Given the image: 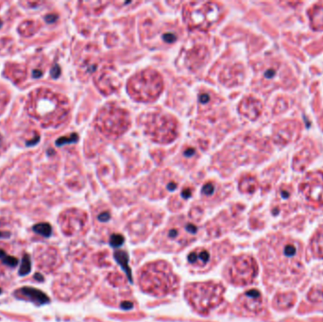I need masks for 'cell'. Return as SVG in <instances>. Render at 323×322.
<instances>
[{
  "mask_svg": "<svg viewBox=\"0 0 323 322\" xmlns=\"http://www.w3.org/2000/svg\"><path fill=\"white\" fill-rule=\"evenodd\" d=\"M198 100H199V102H200L201 104H206L207 102H209V100H210V97H209L207 94L202 93V94H200V95L198 96Z\"/></svg>",
  "mask_w": 323,
  "mask_h": 322,
  "instance_id": "obj_28",
  "label": "cell"
},
{
  "mask_svg": "<svg viewBox=\"0 0 323 322\" xmlns=\"http://www.w3.org/2000/svg\"><path fill=\"white\" fill-rule=\"evenodd\" d=\"M257 187H258L257 179L252 176H245L239 182L240 191L246 194H251L255 192Z\"/></svg>",
  "mask_w": 323,
  "mask_h": 322,
  "instance_id": "obj_19",
  "label": "cell"
},
{
  "mask_svg": "<svg viewBox=\"0 0 323 322\" xmlns=\"http://www.w3.org/2000/svg\"><path fill=\"white\" fill-rule=\"evenodd\" d=\"M194 153H195V149L192 148V147H189V148H187V149L184 150V153H183V154H184L186 157H191Z\"/></svg>",
  "mask_w": 323,
  "mask_h": 322,
  "instance_id": "obj_31",
  "label": "cell"
},
{
  "mask_svg": "<svg viewBox=\"0 0 323 322\" xmlns=\"http://www.w3.org/2000/svg\"><path fill=\"white\" fill-rule=\"evenodd\" d=\"M300 189L310 202L323 205V172L308 173L301 183Z\"/></svg>",
  "mask_w": 323,
  "mask_h": 322,
  "instance_id": "obj_9",
  "label": "cell"
},
{
  "mask_svg": "<svg viewBox=\"0 0 323 322\" xmlns=\"http://www.w3.org/2000/svg\"><path fill=\"white\" fill-rule=\"evenodd\" d=\"M276 73H277V69L276 68H273V67H269V69H267L265 71V74H264V77L268 80H271L273 79L275 76H276Z\"/></svg>",
  "mask_w": 323,
  "mask_h": 322,
  "instance_id": "obj_27",
  "label": "cell"
},
{
  "mask_svg": "<svg viewBox=\"0 0 323 322\" xmlns=\"http://www.w3.org/2000/svg\"><path fill=\"white\" fill-rule=\"evenodd\" d=\"M312 150L307 146L299 152L293 161V168L297 171H302L306 168V166L311 162L313 155Z\"/></svg>",
  "mask_w": 323,
  "mask_h": 322,
  "instance_id": "obj_14",
  "label": "cell"
},
{
  "mask_svg": "<svg viewBox=\"0 0 323 322\" xmlns=\"http://www.w3.org/2000/svg\"><path fill=\"white\" fill-rule=\"evenodd\" d=\"M181 195H182V197H185V198H188V197H191V195H192V191H191L190 189H184V190L182 191Z\"/></svg>",
  "mask_w": 323,
  "mask_h": 322,
  "instance_id": "obj_34",
  "label": "cell"
},
{
  "mask_svg": "<svg viewBox=\"0 0 323 322\" xmlns=\"http://www.w3.org/2000/svg\"><path fill=\"white\" fill-rule=\"evenodd\" d=\"M124 243V237L120 234H113L111 236V240H110V244L113 247H119Z\"/></svg>",
  "mask_w": 323,
  "mask_h": 322,
  "instance_id": "obj_24",
  "label": "cell"
},
{
  "mask_svg": "<svg viewBox=\"0 0 323 322\" xmlns=\"http://www.w3.org/2000/svg\"><path fill=\"white\" fill-rule=\"evenodd\" d=\"M34 278H35L36 280L40 281V282L44 281V277H43V276H42L41 274H39V273H37V274H35V275H34Z\"/></svg>",
  "mask_w": 323,
  "mask_h": 322,
  "instance_id": "obj_35",
  "label": "cell"
},
{
  "mask_svg": "<svg viewBox=\"0 0 323 322\" xmlns=\"http://www.w3.org/2000/svg\"><path fill=\"white\" fill-rule=\"evenodd\" d=\"M210 260V253L204 249H197L188 255V261L190 264L197 266V267H204Z\"/></svg>",
  "mask_w": 323,
  "mask_h": 322,
  "instance_id": "obj_15",
  "label": "cell"
},
{
  "mask_svg": "<svg viewBox=\"0 0 323 322\" xmlns=\"http://www.w3.org/2000/svg\"><path fill=\"white\" fill-rule=\"evenodd\" d=\"M97 218H98L99 221L106 222V221H108L110 219V214L108 212H103V213H101L100 215L97 216Z\"/></svg>",
  "mask_w": 323,
  "mask_h": 322,
  "instance_id": "obj_30",
  "label": "cell"
},
{
  "mask_svg": "<svg viewBox=\"0 0 323 322\" xmlns=\"http://www.w3.org/2000/svg\"><path fill=\"white\" fill-rule=\"evenodd\" d=\"M296 302V296L293 293H282L275 297L274 305L279 310H287L291 308Z\"/></svg>",
  "mask_w": 323,
  "mask_h": 322,
  "instance_id": "obj_16",
  "label": "cell"
},
{
  "mask_svg": "<svg viewBox=\"0 0 323 322\" xmlns=\"http://www.w3.org/2000/svg\"><path fill=\"white\" fill-rule=\"evenodd\" d=\"M33 231L44 237H49L52 233V228L48 223H39L33 226Z\"/></svg>",
  "mask_w": 323,
  "mask_h": 322,
  "instance_id": "obj_21",
  "label": "cell"
},
{
  "mask_svg": "<svg viewBox=\"0 0 323 322\" xmlns=\"http://www.w3.org/2000/svg\"><path fill=\"white\" fill-rule=\"evenodd\" d=\"M6 235H8V234H6V233H0V237H1V236H6Z\"/></svg>",
  "mask_w": 323,
  "mask_h": 322,
  "instance_id": "obj_36",
  "label": "cell"
},
{
  "mask_svg": "<svg viewBox=\"0 0 323 322\" xmlns=\"http://www.w3.org/2000/svg\"><path fill=\"white\" fill-rule=\"evenodd\" d=\"M239 113L250 120H256L263 112V103L252 97L244 98L238 107Z\"/></svg>",
  "mask_w": 323,
  "mask_h": 322,
  "instance_id": "obj_10",
  "label": "cell"
},
{
  "mask_svg": "<svg viewBox=\"0 0 323 322\" xmlns=\"http://www.w3.org/2000/svg\"><path fill=\"white\" fill-rule=\"evenodd\" d=\"M139 283L144 291L155 296L168 295L179 287L177 276L164 261H157L145 266L140 272Z\"/></svg>",
  "mask_w": 323,
  "mask_h": 322,
  "instance_id": "obj_1",
  "label": "cell"
},
{
  "mask_svg": "<svg viewBox=\"0 0 323 322\" xmlns=\"http://www.w3.org/2000/svg\"><path fill=\"white\" fill-rule=\"evenodd\" d=\"M224 290V287L217 283H197L187 287L185 297L195 310L206 314L221 304Z\"/></svg>",
  "mask_w": 323,
  "mask_h": 322,
  "instance_id": "obj_6",
  "label": "cell"
},
{
  "mask_svg": "<svg viewBox=\"0 0 323 322\" xmlns=\"http://www.w3.org/2000/svg\"><path fill=\"white\" fill-rule=\"evenodd\" d=\"M162 90L161 74L151 68L136 73L127 83L129 97L139 102H153L161 96Z\"/></svg>",
  "mask_w": 323,
  "mask_h": 322,
  "instance_id": "obj_3",
  "label": "cell"
},
{
  "mask_svg": "<svg viewBox=\"0 0 323 322\" xmlns=\"http://www.w3.org/2000/svg\"><path fill=\"white\" fill-rule=\"evenodd\" d=\"M78 140V135L77 134H72L68 137H63L57 140V145H63L67 143H75Z\"/></svg>",
  "mask_w": 323,
  "mask_h": 322,
  "instance_id": "obj_25",
  "label": "cell"
},
{
  "mask_svg": "<svg viewBox=\"0 0 323 322\" xmlns=\"http://www.w3.org/2000/svg\"><path fill=\"white\" fill-rule=\"evenodd\" d=\"M310 246L313 254L318 258L323 259V226L313 236Z\"/></svg>",
  "mask_w": 323,
  "mask_h": 322,
  "instance_id": "obj_18",
  "label": "cell"
},
{
  "mask_svg": "<svg viewBox=\"0 0 323 322\" xmlns=\"http://www.w3.org/2000/svg\"><path fill=\"white\" fill-rule=\"evenodd\" d=\"M214 190H215L214 184L212 182H207L202 187V194L206 195V196H210L214 193Z\"/></svg>",
  "mask_w": 323,
  "mask_h": 322,
  "instance_id": "obj_26",
  "label": "cell"
},
{
  "mask_svg": "<svg viewBox=\"0 0 323 322\" xmlns=\"http://www.w3.org/2000/svg\"><path fill=\"white\" fill-rule=\"evenodd\" d=\"M60 73H61L60 67H59L58 65H55L53 69L51 70V75H52V77H53V78H57V77L60 75Z\"/></svg>",
  "mask_w": 323,
  "mask_h": 322,
  "instance_id": "obj_32",
  "label": "cell"
},
{
  "mask_svg": "<svg viewBox=\"0 0 323 322\" xmlns=\"http://www.w3.org/2000/svg\"><path fill=\"white\" fill-rule=\"evenodd\" d=\"M0 260L3 264H5V265H7L11 268H15V267L17 266V258L9 255L8 253H6L5 251H2V250H0Z\"/></svg>",
  "mask_w": 323,
  "mask_h": 322,
  "instance_id": "obj_22",
  "label": "cell"
},
{
  "mask_svg": "<svg viewBox=\"0 0 323 322\" xmlns=\"http://www.w3.org/2000/svg\"><path fill=\"white\" fill-rule=\"evenodd\" d=\"M1 25H2V23H1V21H0V27H1Z\"/></svg>",
  "mask_w": 323,
  "mask_h": 322,
  "instance_id": "obj_37",
  "label": "cell"
},
{
  "mask_svg": "<svg viewBox=\"0 0 323 322\" xmlns=\"http://www.w3.org/2000/svg\"><path fill=\"white\" fill-rule=\"evenodd\" d=\"M240 304L246 310L258 313L263 308L262 295L258 290L251 289L240 297Z\"/></svg>",
  "mask_w": 323,
  "mask_h": 322,
  "instance_id": "obj_11",
  "label": "cell"
},
{
  "mask_svg": "<svg viewBox=\"0 0 323 322\" xmlns=\"http://www.w3.org/2000/svg\"><path fill=\"white\" fill-rule=\"evenodd\" d=\"M283 126L284 127L278 130L276 137L278 138V142L280 143H288L293 140V132H295V123L286 122Z\"/></svg>",
  "mask_w": 323,
  "mask_h": 322,
  "instance_id": "obj_17",
  "label": "cell"
},
{
  "mask_svg": "<svg viewBox=\"0 0 323 322\" xmlns=\"http://www.w3.org/2000/svg\"><path fill=\"white\" fill-rule=\"evenodd\" d=\"M145 133L155 143L167 145L178 136V122L170 114L152 113L145 120Z\"/></svg>",
  "mask_w": 323,
  "mask_h": 322,
  "instance_id": "obj_7",
  "label": "cell"
},
{
  "mask_svg": "<svg viewBox=\"0 0 323 322\" xmlns=\"http://www.w3.org/2000/svg\"><path fill=\"white\" fill-rule=\"evenodd\" d=\"M221 16V8L215 2H190L183 8V20L193 31L208 32Z\"/></svg>",
  "mask_w": 323,
  "mask_h": 322,
  "instance_id": "obj_5",
  "label": "cell"
},
{
  "mask_svg": "<svg viewBox=\"0 0 323 322\" xmlns=\"http://www.w3.org/2000/svg\"><path fill=\"white\" fill-rule=\"evenodd\" d=\"M179 235V231L177 229H171L168 231V233H167V237L168 239H171V240H174L178 237Z\"/></svg>",
  "mask_w": 323,
  "mask_h": 322,
  "instance_id": "obj_29",
  "label": "cell"
},
{
  "mask_svg": "<svg viewBox=\"0 0 323 322\" xmlns=\"http://www.w3.org/2000/svg\"><path fill=\"white\" fill-rule=\"evenodd\" d=\"M57 18H58V16H56V15H49V16H48L47 17H46V21L48 22V23H53V22H55L56 20H57Z\"/></svg>",
  "mask_w": 323,
  "mask_h": 322,
  "instance_id": "obj_33",
  "label": "cell"
},
{
  "mask_svg": "<svg viewBox=\"0 0 323 322\" xmlns=\"http://www.w3.org/2000/svg\"><path fill=\"white\" fill-rule=\"evenodd\" d=\"M31 268H32V262L31 258L28 254H25L23 259H22V264L19 269V275L20 276H26L31 272Z\"/></svg>",
  "mask_w": 323,
  "mask_h": 322,
  "instance_id": "obj_23",
  "label": "cell"
},
{
  "mask_svg": "<svg viewBox=\"0 0 323 322\" xmlns=\"http://www.w3.org/2000/svg\"><path fill=\"white\" fill-rule=\"evenodd\" d=\"M34 98L32 100V112L36 118L46 126H58L62 124L69 113L67 99L54 94L49 90H38Z\"/></svg>",
  "mask_w": 323,
  "mask_h": 322,
  "instance_id": "obj_2",
  "label": "cell"
},
{
  "mask_svg": "<svg viewBox=\"0 0 323 322\" xmlns=\"http://www.w3.org/2000/svg\"><path fill=\"white\" fill-rule=\"evenodd\" d=\"M257 263L250 255L234 257L229 266V279L234 285H250L257 276Z\"/></svg>",
  "mask_w": 323,
  "mask_h": 322,
  "instance_id": "obj_8",
  "label": "cell"
},
{
  "mask_svg": "<svg viewBox=\"0 0 323 322\" xmlns=\"http://www.w3.org/2000/svg\"><path fill=\"white\" fill-rule=\"evenodd\" d=\"M311 28L314 31H323V6L315 5L308 11Z\"/></svg>",
  "mask_w": 323,
  "mask_h": 322,
  "instance_id": "obj_13",
  "label": "cell"
},
{
  "mask_svg": "<svg viewBox=\"0 0 323 322\" xmlns=\"http://www.w3.org/2000/svg\"><path fill=\"white\" fill-rule=\"evenodd\" d=\"M0 294H1V288H0Z\"/></svg>",
  "mask_w": 323,
  "mask_h": 322,
  "instance_id": "obj_38",
  "label": "cell"
},
{
  "mask_svg": "<svg viewBox=\"0 0 323 322\" xmlns=\"http://www.w3.org/2000/svg\"><path fill=\"white\" fill-rule=\"evenodd\" d=\"M18 294L37 305H47L49 303V298L44 292L33 287H22L18 289L16 295Z\"/></svg>",
  "mask_w": 323,
  "mask_h": 322,
  "instance_id": "obj_12",
  "label": "cell"
},
{
  "mask_svg": "<svg viewBox=\"0 0 323 322\" xmlns=\"http://www.w3.org/2000/svg\"><path fill=\"white\" fill-rule=\"evenodd\" d=\"M95 125L104 136L116 139L129 129L130 115L126 109L115 104H107L97 113Z\"/></svg>",
  "mask_w": 323,
  "mask_h": 322,
  "instance_id": "obj_4",
  "label": "cell"
},
{
  "mask_svg": "<svg viewBox=\"0 0 323 322\" xmlns=\"http://www.w3.org/2000/svg\"><path fill=\"white\" fill-rule=\"evenodd\" d=\"M114 257H115L116 261L121 265V267L125 270L126 274L129 277V281L132 282L131 271L129 268V256H128V254L124 251H118L114 253Z\"/></svg>",
  "mask_w": 323,
  "mask_h": 322,
  "instance_id": "obj_20",
  "label": "cell"
}]
</instances>
